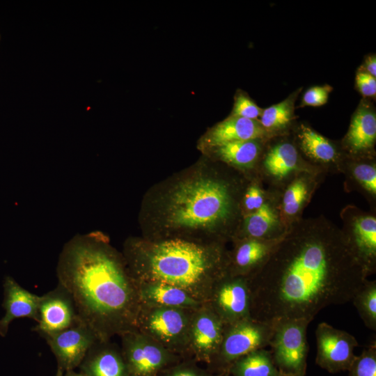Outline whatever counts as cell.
I'll return each instance as SVG.
<instances>
[{
  "label": "cell",
  "mask_w": 376,
  "mask_h": 376,
  "mask_svg": "<svg viewBox=\"0 0 376 376\" xmlns=\"http://www.w3.org/2000/svg\"><path fill=\"white\" fill-rule=\"evenodd\" d=\"M317 353L315 363L330 373L348 370L356 355L357 339L350 333L326 323L315 330Z\"/></svg>",
  "instance_id": "obj_10"
},
{
  "label": "cell",
  "mask_w": 376,
  "mask_h": 376,
  "mask_svg": "<svg viewBox=\"0 0 376 376\" xmlns=\"http://www.w3.org/2000/svg\"><path fill=\"white\" fill-rule=\"evenodd\" d=\"M365 72L372 75L373 77H376V59L375 56L372 55L368 56L365 61Z\"/></svg>",
  "instance_id": "obj_35"
},
{
  "label": "cell",
  "mask_w": 376,
  "mask_h": 376,
  "mask_svg": "<svg viewBox=\"0 0 376 376\" xmlns=\"http://www.w3.org/2000/svg\"><path fill=\"white\" fill-rule=\"evenodd\" d=\"M282 237L272 240L243 239L237 244L229 261L228 273L251 276L267 261Z\"/></svg>",
  "instance_id": "obj_16"
},
{
  "label": "cell",
  "mask_w": 376,
  "mask_h": 376,
  "mask_svg": "<svg viewBox=\"0 0 376 376\" xmlns=\"http://www.w3.org/2000/svg\"><path fill=\"white\" fill-rule=\"evenodd\" d=\"M357 86L360 93L366 97H373L376 94L375 77L365 71L357 73L356 76Z\"/></svg>",
  "instance_id": "obj_34"
},
{
  "label": "cell",
  "mask_w": 376,
  "mask_h": 376,
  "mask_svg": "<svg viewBox=\"0 0 376 376\" xmlns=\"http://www.w3.org/2000/svg\"><path fill=\"white\" fill-rule=\"evenodd\" d=\"M274 331V324L251 318L225 325L221 343L214 359L229 368L240 357L269 345Z\"/></svg>",
  "instance_id": "obj_7"
},
{
  "label": "cell",
  "mask_w": 376,
  "mask_h": 376,
  "mask_svg": "<svg viewBox=\"0 0 376 376\" xmlns=\"http://www.w3.org/2000/svg\"><path fill=\"white\" fill-rule=\"evenodd\" d=\"M352 175L361 187L372 196H375L376 167L375 164H357L352 169Z\"/></svg>",
  "instance_id": "obj_30"
},
{
  "label": "cell",
  "mask_w": 376,
  "mask_h": 376,
  "mask_svg": "<svg viewBox=\"0 0 376 376\" xmlns=\"http://www.w3.org/2000/svg\"><path fill=\"white\" fill-rule=\"evenodd\" d=\"M233 376H279L270 351L254 350L236 360L229 367Z\"/></svg>",
  "instance_id": "obj_24"
},
{
  "label": "cell",
  "mask_w": 376,
  "mask_h": 376,
  "mask_svg": "<svg viewBox=\"0 0 376 376\" xmlns=\"http://www.w3.org/2000/svg\"><path fill=\"white\" fill-rule=\"evenodd\" d=\"M364 324L376 330V281L368 279L353 296L352 301Z\"/></svg>",
  "instance_id": "obj_27"
},
{
  "label": "cell",
  "mask_w": 376,
  "mask_h": 376,
  "mask_svg": "<svg viewBox=\"0 0 376 376\" xmlns=\"http://www.w3.org/2000/svg\"><path fill=\"white\" fill-rule=\"evenodd\" d=\"M88 376H127L123 356L108 342L97 341L79 366Z\"/></svg>",
  "instance_id": "obj_22"
},
{
  "label": "cell",
  "mask_w": 376,
  "mask_h": 376,
  "mask_svg": "<svg viewBox=\"0 0 376 376\" xmlns=\"http://www.w3.org/2000/svg\"><path fill=\"white\" fill-rule=\"evenodd\" d=\"M292 116V102L288 99L263 109L258 121L267 132L273 131L286 127Z\"/></svg>",
  "instance_id": "obj_28"
},
{
  "label": "cell",
  "mask_w": 376,
  "mask_h": 376,
  "mask_svg": "<svg viewBox=\"0 0 376 376\" xmlns=\"http://www.w3.org/2000/svg\"><path fill=\"white\" fill-rule=\"evenodd\" d=\"M311 322L305 318L285 319L274 324L269 345L273 361L279 373L304 376L308 346L306 331Z\"/></svg>",
  "instance_id": "obj_6"
},
{
  "label": "cell",
  "mask_w": 376,
  "mask_h": 376,
  "mask_svg": "<svg viewBox=\"0 0 376 376\" xmlns=\"http://www.w3.org/2000/svg\"><path fill=\"white\" fill-rule=\"evenodd\" d=\"M225 324L207 304L194 310L191 320L189 347L201 360L210 362L216 357Z\"/></svg>",
  "instance_id": "obj_13"
},
{
  "label": "cell",
  "mask_w": 376,
  "mask_h": 376,
  "mask_svg": "<svg viewBox=\"0 0 376 376\" xmlns=\"http://www.w3.org/2000/svg\"><path fill=\"white\" fill-rule=\"evenodd\" d=\"M263 168L265 173L276 182L301 172H314L301 164L297 148L289 142L274 146L264 158Z\"/></svg>",
  "instance_id": "obj_21"
},
{
  "label": "cell",
  "mask_w": 376,
  "mask_h": 376,
  "mask_svg": "<svg viewBox=\"0 0 376 376\" xmlns=\"http://www.w3.org/2000/svg\"><path fill=\"white\" fill-rule=\"evenodd\" d=\"M376 139V116L370 109L361 107L356 111L345 137L346 144L354 153L372 148Z\"/></svg>",
  "instance_id": "obj_23"
},
{
  "label": "cell",
  "mask_w": 376,
  "mask_h": 376,
  "mask_svg": "<svg viewBox=\"0 0 376 376\" xmlns=\"http://www.w3.org/2000/svg\"><path fill=\"white\" fill-rule=\"evenodd\" d=\"M121 337L127 376H155L172 359L170 351L137 330Z\"/></svg>",
  "instance_id": "obj_9"
},
{
  "label": "cell",
  "mask_w": 376,
  "mask_h": 376,
  "mask_svg": "<svg viewBox=\"0 0 376 376\" xmlns=\"http://www.w3.org/2000/svg\"><path fill=\"white\" fill-rule=\"evenodd\" d=\"M64 371L79 366L90 349L98 341L91 329L81 321L58 333L44 337Z\"/></svg>",
  "instance_id": "obj_12"
},
{
  "label": "cell",
  "mask_w": 376,
  "mask_h": 376,
  "mask_svg": "<svg viewBox=\"0 0 376 376\" xmlns=\"http://www.w3.org/2000/svg\"><path fill=\"white\" fill-rule=\"evenodd\" d=\"M259 139L234 141L216 147V153L224 162L240 169L251 168L260 152Z\"/></svg>",
  "instance_id": "obj_25"
},
{
  "label": "cell",
  "mask_w": 376,
  "mask_h": 376,
  "mask_svg": "<svg viewBox=\"0 0 376 376\" xmlns=\"http://www.w3.org/2000/svg\"><path fill=\"white\" fill-rule=\"evenodd\" d=\"M194 311L178 308L140 306L136 330L171 352L182 350L189 347V328Z\"/></svg>",
  "instance_id": "obj_5"
},
{
  "label": "cell",
  "mask_w": 376,
  "mask_h": 376,
  "mask_svg": "<svg viewBox=\"0 0 376 376\" xmlns=\"http://www.w3.org/2000/svg\"><path fill=\"white\" fill-rule=\"evenodd\" d=\"M64 373L65 371L61 368L58 367L55 376H64Z\"/></svg>",
  "instance_id": "obj_38"
},
{
  "label": "cell",
  "mask_w": 376,
  "mask_h": 376,
  "mask_svg": "<svg viewBox=\"0 0 376 376\" xmlns=\"http://www.w3.org/2000/svg\"><path fill=\"white\" fill-rule=\"evenodd\" d=\"M73 301L61 285L42 295L37 325L33 330L45 337L61 331L79 321Z\"/></svg>",
  "instance_id": "obj_14"
},
{
  "label": "cell",
  "mask_w": 376,
  "mask_h": 376,
  "mask_svg": "<svg viewBox=\"0 0 376 376\" xmlns=\"http://www.w3.org/2000/svg\"><path fill=\"white\" fill-rule=\"evenodd\" d=\"M342 228L349 245L368 275L376 270V218L349 206L342 213Z\"/></svg>",
  "instance_id": "obj_11"
},
{
  "label": "cell",
  "mask_w": 376,
  "mask_h": 376,
  "mask_svg": "<svg viewBox=\"0 0 376 376\" xmlns=\"http://www.w3.org/2000/svg\"><path fill=\"white\" fill-rule=\"evenodd\" d=\"M136 283L158 282L178 287L206 304L215 283L226 273L229 261L217 248L208 249L182 239L150 246L132 244L128 251Z\"/></svg>",
  "instance_id": "obj_3"
},
{
  "label": "cell",
  "mask_w": 376,
  "mask_h": 376,
  "mask_svg": "<svg viewBox=\"0 0 376 376\" xmlns=\"http://www.w3.org/2000/svg\"><path fill=\"white\" fill-rule=\"evenodd\" d=\"M349 376H376L375 343L356 356L349 370Z\"/></svg>",
  "instance_id": "obj_29"
},
{
  "label": "cell",
  "mask_w": 376,
  "mask_h": 376,
  "mask_svg": "<svg viewBox=\"0 0 376 376\" xmlns=\"http://www.w3.org/2000/svg\"><path fill=\"white\" fill-rule=\"evenodd\" d=\"M136 284L140 306L195 310L205 304L185 290L169 284L158 282Z\"/></svg>",
  "instance_id": "obj_17"
},
{
  "label": "cell",
  "mask_w": 376,
  "mask_h": 376,
  "mask_svg": "<svg viewBox=\"0 0 376 376\" xmlns=\"http://www.w3.org/2000/svg\"><path fill=\"white\" fill-rule=\"evenodd\" d=\"M263 189L257 184L250 185L244 196V206L249 212H253L260 208L267 198Z\"/></svg>",
  "instance_id": "obj_32"
},
{
  "label": "cell",
  "mask_w": 376,
  "mask_h": 376,
  "mask_svg": "<svg viewBox=\"0 0 376 376\" xmlns=\"http://www.w3.org/2000/svg\"><path fill=\"white\" fill-rule=\"evenodd\" d=\"M267 132L258 120L230 116L211 130L206 142L210 147L216 148L234 141L260 139Z\"/></svg>",
  "instance_id": "obj_20"
},
{
  "label": "cell",
  "mask_w": 376,
  "mask_h": 376,
  "mask_svg": "<svg viewBox=\"0 0 376 376\" xmlns=\"http://www.w3.org/2000/svg\"><path fill=\"white\" fill-rule=\"evenodd\" d=\"M207 304L225 325L251 318L247 278L226 273L214 285Z\"/></svg>",
  "instance_id": "obj_8"
},
{
  "label": "cell",
  "mask_w": 376,
  "mask_h": 376,
  "mask_svg": "<svg viewBox=\"0 0 376 376\" xmlns=\"http://www.w3.org/2000/svg\"><path fill=\"white\" fill-rule=\"evenodd\" d=\"M56 274L79 321L98 341L136 330V284L103 235L93 232L71 238L59 254Z\"/></svg>",
  "instance_id": "obj_2"
},
{
  "label": "cell",
  "mask_w": 376,
  "mask_h": 376,
  "mask_svg": "<svg viewBox=\"0 0 376 376\" xmlns=\"http://www.w3.org/2000/svg\"><path fill=\"white\" fill-rule=\"evenodd\" d=\"M263 110L247 96L240 94L235 97L231 116L257 120Z\"/></svg>",
  "instance_id": "obj_31"
},
{
  "label": "cell",
  "mask_w": 376,
  "mask_h": 376,
  "mask_svg": "<svg viewBox=\"0 0 376 376\" xmlns=\"http://www.w3.org/2000/svg\"><path fill=\"white\" fill-rule=\"evenodd\" d=\"M169 376H201L198 372L190 368H181L173 371Z\"/></svg>",
  "instance_id": "obj_36"
},
{
  "label": "cell",
  "mask_w": 376,
  "mask_h": 376,
  "mask_svg": "<svg viewBox=\"0 0 376 376\" xmlns=\"http://www.w3.org/2000/svg\"><path fill=\"white\" fill-rule=\"evenodd\" d=\"M230 185L214 178H198L180 183L166 207L168 222L176 228H214L228 224L235 213Z\"/></svg>",
  "instance_id": "obj_4"
},
{
  "label": "cell",
  "mask_w": 376,
  "mask_h": 376,
  "mask_svg": "<svg viewBox=\"0 0 376 376\" xmlns=\"http://www.w3.org/2000/svg\"><path fill=\"white\" fill-rule=\"evenodd\" d=\"M315 176V172L299 173L285 189L279 207L282 220L287 228L301 219V214L316 187Z\"/></svg>",
  "instance_id": "obj_19"
},
{
  "label": "cell",
  "mask_w": 376,
  "mask_h": 376,
  "mask_svg": "<svg viewBox=\"0 0 376 376\" xmlns=\"http://www.w3.org/2000/svg\"><path fill=\"white\" fill-rule=\"evenodd\" d=\"M331 91L329 85L310 88L303 96V105L318 107L326 104Z\"/></svg>",
  "instance_id": "obj_33"
},
{
  "label": "cell",
  "mask_w": 376,
  "mask_h": 376,
  "mask_svg": "<svg viewBox=\"0 0 376 376\" xmlns=\"http://www.w3.org/2000/svg\"><path fill=\"white\" fill-rule=\"evenodd\" d=\"M3 307L6 313L0 319V335L5 336L10 322L21 318L37 322L41 296L30 292L20 286L13 278L7 276L3 283Z\"/></svg>",
  "instance_id": "obj_15"
},
{
  "label": "cell",
  "mask_w": 376,
  "mask_h": 376,
  "mask_svg": "<svg viewBox=\"0 0 376 376\" xmlns=\"http://www.w3.org/2000/svg\"><path fill=\"white\" fill-rule=\"evenodd\" d=\"M287 229L281 216L280 207L272 198L267 197L260 208L244 217L243 239H276L282 237Z\"/></svg>",
  "instance_id": "obj_18"
},
{
  "label": "cell",
  "mask_w": 376,
  "mask_h": 376,
  "mask_svg": "<svg viewBox=\"0 0 376 376\" xmlns=\"http://www.w3.org/2000/svg\"><path fill=\"white\" fill-rule=\"evenodd\" d=\"M64 376H88L87 374L84 373L83 371H80L79 373L75 372L74 370H69L67 371H65Z\"/></svg>",
  "instance_id": "obj_37"
},
{
  "label": "cell",
  "mask_w": 376,
  "mask_h": 376,
  "mask_svg": "<svg viewBox=\"0 0 376 376\" xmlns=\"http://www.w3.org/2000/svg\"><path fill=\"white\" fill-rule=\"evenodd\" d=\"M368 276L342 229L323 216L301 218L246 277L251 318L268 323L311 322L323 308L351 301Z\"/></svg>",
  "instance_id": "obj_1"
},
{
  "label": "cell",
  "mask_w": 376,
  "mask_h": 376,
  "mask_svg": "<svg viewBox=\"0 0 376 376\" xmlns=\"http://www.w3.org/2000/svg\"><path fill=\"white\" fill-rule=\"evenodd\" d=\"M279 376H288V375H285L279 373Z\"/></svg>",
  "instance_id": "obj_39"
},
{
  "label": "cell",
  "mask_w": 376,
  "mask_h": 376,
  "mask_svg": "<svg viewBox=\"0 0 376 376\" xmlns=\"http://www.w3.org/2000/svg\"><path fill=\"white\" fill-rule=\"evenodd\" d=\"M299 139L302 150L313 160L324 164L337 160L338 152L335 146L309 127L301 125Z\"/></svg>",
  "instance_id": "obj_26"
}]
</instances>
